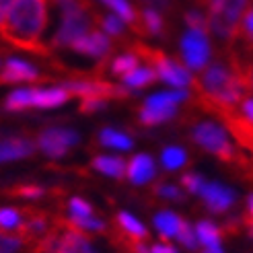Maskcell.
Wrapping results in <instances>:
<instances>
[{
  "instance_id": "9",
  "label": "cell",
  "mask_w": 253,
  "mask_h": 253,
  "mask_svg": "<svg viewBox=\"0 0 253 253\" xmlns=\"http://www.w3.org/2000/svg\"><path fill=\"white\" fill-rule=\"evenodd\" d=\"M200 196L204 200V206L214 214H222L235 204V192L220 183H206Z\"/></svg>"
},
{
  "instance_id": "27",
  "label": "cell",
  "mask_w": 253,
  "mask_h": 253,
  "mask_svg": "<svg viewBox=\"0 0 253 253\" xmlns=\"http://www.w3.org/2000/svg\"><path fill=\"white\" fill-rule=\"evenodd\" d=\"M161 163H163V167H165L167 171H177L187 163V153L179 146H169V148L163 150Z\"/></svg>"
},
{
  "instance_id": "18",
  "label": "cell",
  "mask_w": 253,
  "mask_h": 253,
  "mask_svg": "<svg viewBox=\"0 0 253 253\" xmlns=\"http://www.w3.org/2000/svg\"><path fill=\"white\" fill-rule=\"evenodd\" d=\"M177 107H150V105H142L138 109V120L142 126H159L165 124L169 120L175 118Z\"/></svg>"
},
{
  "instance_id": "31",
  "label": "cell",
  "mask_w": 253,
  "mask_h": 253,
  "mask_svg": "<svg viewBox=\"0 0 253 253\" xmlns=\"http://www.w3.org/2000/svg\"><path fill=\"white\" fill-rule=\"evenodd\" d=\"M95 21L101 25L107 35L111 37H120L124 33V21L118 17V15H105V17H95Z\"/></svg>"
},
{
  "instance_id": "6",
  "label": "cell",
  "mask_w": 253,
  "mask_h": 253,
  "mask_svg": "<svg viewBox=\"0 0 253 253\" xmlns=\"http://www.w3.org/2000/svg\"><path fill=\"white\" fill-rule=\"evenodd\" d=\"M70 95H77L81 99L86 97H101V99H126L130 97L132 88L118 86L107 81H66L62 84Z\"/></svg>"
},
{
  "instance_id": "17",
  "label": "cell",
  "mask_w": 253,
  "mask_h": 253,
  "mask_svg": "<svg viewBox=\"0 0 253 253\" xmlns=\"http://www.w3.org/2000/svg\"><path fill=\"white\" fill-rule=\"evenodd\" d=\"M101 2L107 4L124 23H128L136 33H142V31H140V12H138V10L128 2V0H101Z\"/></svg>"
},
{
  "instance_id": "30",
  "label": "cell",
  "mask_w": 253,
  "mask_h": 253,
  "mask_svg": "<svg viewBox=\"0 0 253 253\" xmlns=\"http://www.w3.org/2000/svg\"><path fill=\"white\" fill-rule=\"evenodd\" d=\"M10 198H23V200H37L45 194V189L42 185H29V183H23V185H17L6 192Z\"/></svg>"
},
{
  "instance_id": "21",
  "label": "cell",
  "mask_w": 253,
  "mask_h": 253,
  "mask_svg": "<svg viewBox=\"0 0 253 253\" xmlns=\"http://www.w3.org/2000/svg\"><path fill=\"white\" fill-rule=\"evenodd\" d=\"M187 93L183 88H175V91H167V93H157V95H150L144 105H150V107H177L183 101H187Z\"/></svg>"
},
{
  "instance_id": "10",
  "label": "cell",
  "mask_w": 253,
  "mask_h": 253,
  "mask_svg": "<svg viewBox=\"0 0 253 253\" xmlns=\"http://www.w3.org/2000/svg\"><path fill=\"white\" fill-rule=\"evenodd\" d=\"M42 74L37 68H33L29 62L10 58L0 70V84H12V83H33L40 81Z\"/></svg>"
},
{
  "instance_id": "11",
  "label": "cell",
  "mask_w": 253,
  "mask_h": 253,
  "mask_svg": "<svg viewBox=\"0 0 253 253\" xmlns=\"http://www.w3.org/2000/svg\"><path fill=\"white\" fill-rule=\"evenodd\" d=\"M74 52L84 54V56H91V58H107V54L111 52V42H109V35L103 31H91L83 35L81 40H77L70 45Z\"/></svg>"
},
{
  "instance_id": "44",
  "label": "cell",
  "mask_w": 253,
  "mask_h": 253,
  "mask_svg": "<svg viewBox=\"0 0 253 253\" xmlns=\"http://www.w3.org/2000/svg\"><path fill=\"white\" fill-rule=\"evenodd\" d=\"M202 253H222V247L216 245V247H204L202 249Z\"/></svg>"
},
{
  "instance_id": "19",
  "label": "cell",
  "mask_w": 253,
  "mask_h": 253,
  "mask_svg": "<svg viewBox=\"0 0 253 253\" xmlns=\"http://www.w3.org/2000/svg\"><path fill=\"white\" fill-rule=\"evenodd\" d=\"M185 220H181L179 216H177L175 212H159L155 216V229L161 233V237L165 239V241H169L171 237H177L181 231Z\"/></svg>"
},
{
  "instance_id": "28",
  "label": "cell",
  "mask_w": 253,
  "mask_h": 253,
  "mask_svg": "<svg viewBox=\"0 0 253 253\" xmlns=\"http://www.w3.org/2000/svg\"><path fill=\"white\" fill-rule=\"evenodd\" d=\"M23 218V208H0V231H19Z\"/></svg>"
},
{
  "instance_id": "38",
  "label": "cell",
  "mask_w": 253,
  "mask_h": 253,
  "mask_svg": "<svg viewBox=\"0 0 253 253\" xmlns=\"http://www.w3.org/2000/svg\"><path fill=\"white\" fill-rule=\"evenodd\" d=\"M107 107V99H101V97H86L81 101V107L79 111L81 113H95V111H101Z\"/></svg>"
},
{
  "instance_id": "16",
  "label": "cell",
  "mask_w": 253,
  "mask_h": 253,
  "mask_svg": "<svg viewBox=\"0 0 253 253\" xmlns=\"http://www.w3.org/2000/svg\"><path fill=\"white\" fill-rule=\"evenodd\" d=\"M91 167L99 173H103L107 177H113V179H122L128 173V163H126L122 157H105V155H97L91 161Z\"/></svg>"
},
{
  "instance_id": "8",
  "label": "cell",
  "mask_w": 253,
  "mask_h": 253,
  "mask_svg": "<svg viewBox=\"0 0 253 253\" xmlns=\"http://www.w3.org/2000/svg\"><path fill=\"white\" fill-rule=\"evenodd\" d=\"M181 56H183V62L192 70L206 68L208 58H210V42L206 33L189 29L181 37Z\"/></svg>"
},
{
  "instance_id": "42",
  "label": "cell",
  "mask_w": 253,
  "mask_h": 253,
  "mask_svg": "<svg viewBox=\"0 0 253 253\" xmlns=\"http://www.w3.org/2000/svg\"><path fill=\"white\" fill-rule=\"evenodd\" d=\"M150 253H177V251L169 243H157V245L150 247Z\"/></svg>"
},
{
  "instance_id": "22",
  "label": "cell",
  "mask_w": 253,
  "mask_h": 253,
  "mask_svg": "<svg viewBox=\"0 0 253 253\" xmlns=\"http://www.w3.org/2000/svg\"><path fill=\"white\" fill-rule=\"evenodd\" d=\"M33 99H35V88H19L12 91L6 101H4V109L6 111H25L33 107Z\"/></svg>"
},
{
  "instance_id": "26",
  "label": "cell",
  "mask_w": 253,
  "mask_h": 253,
  "mask_svg": "<svg viewBox=\"0 0 253 253\" xmlns=\"http://www.w3.org/2000/svg\"><path fill=\"white\" fill-rule=\"evenodd\" d=\"M138 64H140V58H138L136 54H132V52H128V54H122L118 58H113L109 70H111V74H116V77H126V74L134 72L136 68H140Z\"/></svg>"
},
{
  "instance_id": "33",
  "label": "cell",
  "mask_w": 253,
  "mask_h": 253,
  "mask_svg": "<svg viewBox=\"0 0 253 253\" xmlns=\"http://www.w3.org/2000/svg\"><path fill=\"white\" fill-rule=\"evenodd\" d=\"M241 40H245V43L249 47H253V8H249L245 12V17L241 21V25H239V35Z\"/></svg>"
},
{
  "instance_id": "25",
  "label": "cell",
  "mask_w": 253,
  "mask_h": 253,
  "mask_svg": "<svg viewBox=\"0 0 253 253\" xmlns=\"http://www.w3.org/2000/svg\"><path fill=\"white\" fill-rule=\"evenodd\" d=\"M157 79L159 77H157L155 68H150V66L136 68L134 72H130V74H126V77H124V86H128V88H142V86H146L150 83H155Z\"/></svg>"
},
{
  "instance_id": "29",
  "label": "cell",
  "mask_w": 253,
  "mask_h": 253,
  "mask_svg": "<svg viewBox=\"0 0 253 253\" xmlns=\"http://www.w3.org/2000/svg\"><path fill=\"white\" fill-rule=\"evenodd\" d=\"M27 243L19 233L0 231V253H21Z\"/></svg>"
},
{
  "instance_id": "15",
  "label": "cell",
  "mask_w": 253,
  "mask_h": 253,
  "mask_svg": "<svg viewBox=\"0 0 253 253\" xmlns=\"http://www.w3.org/2000/svg\"><path fill=\"white\" fill-rule=\"evenodd\" d=\"M72 95L66 91L64 86H54V88H35V99H33V107L40 109H52L64 105Z\"/></svg>"
},
{
  "instance_id": "24",
  "label": "cell",
  "mask_w": 253,
  "mask_h": 253,
  "mask_svg": "<svg viewBox=\"0 0 253 253\" xmlns=\"http://www.w3.org/2000/svg\"><path fill=\"white\" fill-rule=\"evenodd\" d=\"M99 144L109 146V148H118V150H130L132 138L124 132L113 130V128H105V130L99 132Z\"/></svg>"
},
{
  "instance_id": "45",
  "label": "cell",
  "mask_w": 253,
  "mask_h": 253,
  "mask_svg": "<svg viewBox=\"0 0 253 253\" xmlns=\"http://www.w3.org/2000/svg\"><path fill=\"white\" fill-rule=\"evenodd\" d=\"M249 224V233H251V237H253V222H247Z\"/></svg>"
},
{
  "instance_id": "41",
  "label": "cell",
  "mask_w": 253,
  "mask_h": 253,
  "mask_svg": "<svg viewBox=\"0 0 253 253\" xmlns=\"http://www.w3.org/2000/svg\"><path fill=\"white\" fill-rule=\"evenodd\" d=\"M144 2L148 8H155V10H169L171 8V0H140Z\"/></svg>"
},
{
  "instance_id": "14",
  "label": "cell",
  "mask_w": 253,
  "mask_h": 253,
  "mask_svg": "<svg viewBox=\"0 0 253 253\" xmlns=\"http://www.w3.org/2000/svg\"><path fill=\"white\" fill-rule=\"evenodd\" d=\"M155 161L150 159L148 155H136L130 159L128 163V173H126V177L134 183V185H144L148 183L150 179L155 177Z\"/></svg>"
},
{
  "instance_id": "12",
  "label": "cell",
  "mask_w": 253,
  "mask_h": 253,
  "mask_svg": "<svg viewBox=\"0 0 253 253\" xmlns=\"http://www.w3.org/2000/svg\"><path fill=\"white\" fill-rule=\"evenodd\" d=\"M54 253H97V251L91 245V241L84 237V233L72 231V229H62Z\"/></svg>"
},
{
  "instance_id": "23",
  "label": "cell",
  "mask_w": 253,
  "mask_h": 253,
  "mask_svg": "<svg viewBox=\"0 0 253 253\" xmlns=\"http://www.w3.org/2000/svg\"><path fill=\"white\" fill-rule=\"evenodd\" d=\"M196 235H198V241L204 247H216L220 245V239H222V231L210 220H200L196 224Z\"/></svg>"
},
{
  "instance_id": "32",
  "label": "cell",
  "mask_w": 253,
  "mask_h": 253,
  "mask_svg": "<svg viewBox=\"0 0 253 253\" xmlns=\"http://www.w3.org/2000/svg\"><path fill=\"white\" fill-rule=\"evenodd\" d=\"M68 208H70V218H86V216H93L91 204H88V202H84V200H81V198H70Z\"/></svg>"
},
{
  "instance_id": "40",
  "label": "cell",
  "mask_w": 253,
  "mask_h": 253,
  "mask_svg": "<svg viewBox=\"0 0 253 253\" xmlns=\"http://www.w3.org/2000/svg\"><path fill=\"white\" fill-rule=\"evenodd\" d=\"M243 77H245L247 91L253 93V62H243Z\"/></svg>"
},
{
  "instance_id": "37",
  "label": "cell",
  "mask_w": 253,
  "mask_h": 253,
  "mask_svg": "<svg viewBox=\"0 0 253 253\" xmlns=\"http://www.w3.org/2000/svg\"><path fill=\"white\" fill-rule=\"evenodd\" d=\"M153 192H155V196L165 198V200H183L181 189L175 187V185H171V183H157V185L153 187Z\"/></svg>"
},
{
  "instance_id": "2",
  "label": "cell",
  "mask_w": 253,
  "mask_h": 253,
  "mask_svg": "<svg viewBox=\"0 0 253 253\" xmlns=\"http://www.w3.org/2000/svg\"><path fill=\"white\" fill-rule=\"evenodd\" d=\"M189 138H192L194 144L204 148L206 153L214 155L222 163H226V165H237L241 169H251V163L247 161V157L239 153L237 146L231 142L229 134H226L218 124L198 122L192 128V132H189Z\"/></svg>"
},
{
  "instance_id": "36",
  "label": "cell",
  "mask_w": 253,
  "mask_h": 253,
  "mask_svg": "<svg viewBox=\"0 0 253 253\" xmlns=\"http://www.w3.org/2000/svg\"><path fill=\"white\" fill-rule=\"evenodd\" d=\"M177 239H179V243L185 247V249H189V251H196L198 249V235H196V231L189 226L187 222H183V226H181V231H179V235H177Z\"/></svg>"
},
{
  "instance_id": "4",
  "label": "cell",
  "mask_w": 253,
  "mask_h": 253,
  "mask_svg": "<svg viewBox=\"0 0 253 253\" xmlns=\"http://www.w3.org/2000/svg\"><path fill=\"white\" fill-rule=\"evenodd\" d=\"M134 54L138 58L146 60L150 68H155L157 77L161 81H165L167 84L175 86V88H185L187 84H192V74L185 70V66H181L179 62L171 60L169 56H165L161 49H153L148 45H142V43H136L134 45Z\"/></svg>"
},
{
  "instance_id": "39",
  "label": "cell",
  "mask_w": 253,
  "mask_h": 253,
  "mask_svg": "<svg viewBox=\"0 0 253 253\" xmlns=\"http://www.w3.org/2000/svg\"><path fill=\"white\" fill-rule=\"evenodd\" d=\"M237 111L241 113V116H243L249 124H253V97H245V99L241 101V105L237 107Z\"/></svg>"
},
{
  "instance_id": "7",
  "label": "cell",
  "mask_w": 253,
  "mask_h": 253,
  "mask_svg": "<svg viewBox=\"0 0 253 253\" xmlns=\"http://www.w3.org/2000/svg\"><path fill=\"white\" fill-rule=\"evenodd\" d=\"M37 148L49 159H60L68 153V148L79 144V132L68 128H47L37 136Z\"/></svg>"
},
{
  "instance_id": "13",
  "label": "cell",
  "mask_w": 253,
  "mask_h": 253,
  "mask_svg": "<svg viewBox=\"0 0 253 253\" xmlns=\"http://www.w3.org/2000/svg\"><path fill=\"white\" fill-rule=\"evenodd\" d=\"M35 142L27 138H6L0 140V163H10L19 159H29L35 153Z\"/></svg>"
},
{
  "instance_id": "5",
  "label": "cell",
  "mask_w": 253,
  "mask_h": 253,
  "mask_svg": "<svg viewBox=\"0 0 253 253\" xmlns=\"http://www.w3.org/2000/svg\"><path fill=\"white\" fill-rule=\"evenodd\" d=\"M91 27H93V17L88 15V4L70 12V15H64L60 29L56 31L52 40V47H70L83 35L91 33Z\"/></svg>"
},
{
  "instance_id": "3",
  "label": "cell",
  "mask_w": 253,
  "mask_h": 253,
  "mask_svg": "<svg viewBox=\"0 0 253 253\" xmlns=\"http://www.w3.org/2000/svg\"><path fill=\"white\" fill-rule=\"evenodd\" d=\"M245 6L247 0H210V31L224 42L235 40Z\"/></svg>"
},
{
  "instance_id": "34",
  "label": "cell",
  "mask_w": 253,
  "mask_h": 253,
  "mask_svg": "<svg viewBox=\"0 0 253 253\" xmlns=\"http://www.w3.org/2000/svg\"><path fill=\"white\" fill-rule=\"evenodd\" d=\"M206 183H208V181H206L202 175H198V173H185V175L181 177V185L187 189L189 194H200L202 189H204Z\"/></svg>"
},
{
  "instance_id": "1",
  "label": "cell",
  "mask_w": 253,
  "mask_h": 253,
  "mask_svg": "<svg viewBox=\"0 0 253 253\" xmlns=\"http://www.w3.org/2000/svg\"><path fill=\"white\" fill-rule=\"evenodd\" d=\"M49 23V0H15L0 25V35L10 45L45 56L42 37Z\"/></svg>"
},
{
  "instance_id": "20",
  "label": "cell",
  "mask_w": 253,
  "mask_h": 253,
  "mask_svg": "<svg viewBox=\"0 0 253 253\" xmlns=\"http://www.w3.org/2000/svg\"><path fill=\"white\" fill-rule=\"evenodd\" d=\"M140 31L146 35H163L165 33V19L155 8L140 10Z\"/></svg>"
},
{
  "instance_id": "43",
  "label": "cell",
  "mask_w": 253,
  "mask_h": 253,
  "mask_svg": "<svg viewBox=\"0 0 253 253\" xmlns=\"http://www.w3.org/2000/svg\"><path fill=\"white\" fill-rule=\"evenodd\" d=\"M243 222H253V196L247 200V218Z\"/></svg>"
},
{
  "instance_id": "35",
  "label": "cell",
  "mask_w": 253,
  "mask_h": 253,
  "mask_svg": "<svg viewBox=\"0 0 253 253\" xmlns=\"http://www.w3.org/2000/svg\"><path fill=\"white\" fill-rule=\"evenodd\" d=\"M183 19H185V25H187L189 29H196V31H204V33H206V29H210V25H208L206 17L202 15L200 10H187Z\"/></svg>"
}]
</instances>
